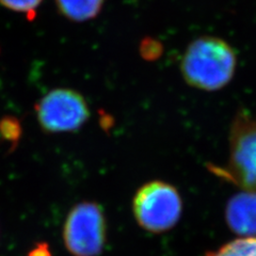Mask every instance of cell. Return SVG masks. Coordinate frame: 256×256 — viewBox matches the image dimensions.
<instances>
[{
  "label": "cell",
  "instance_id": "cell-1",
  "mask_svg": "<svg viewBox=\"0 0 256 256\" xmlns=\"http://www.w3.org/2000/svg\"><path fill=\"white\" fill-rule=\"evenodd\" d=\"M237 68L235 50L223 38L203 36L192 41L182 56L180 72L196 89L214 92L233 79Z\"/></svg>",
  "mask_w": 256,
  "mask_h": 256
},
{
  "label": "cell",
  "instance_id": "cell-2",
  "mask_svg": "<svg viewBox=\"0 0 256 256\" xmlns=\"http://www.w3.org/2000/svg\"><path fill=\"white\" fill-rule=\"evenodd\" d=\"M210 171L242 190L256 192V118L239 111L230 130V153L224 166Z\"/></svg>",
  "mask_w": 256,
  "mask_h": 256
},
{
  "label": "cell",
  "instance_id": "cell-3",
  "mask_svg": "<svg viewBox=\"0 0 256 256\" xmlns=\"http://www.w3.org/2000/svg\"><path fill=\"white\" fill-rule=\"evenodd\" d=\"M132 212L143 230L154 234L164 233L180 221L182 200L171 184L153 180L143 185L134 194Z\"/></svg>",
  "mask_w": 256,
  "mask_h": 256
},
{
  "label": "cell",
  "instance_id": "cell-4",
  "mask_svg": "<svg viewBox=\"0 0 256 256\" xmlns=\"http://www.w3.org/2000/svg\"><path fill=\"white\" fill-rule=\"evenodd\" d=\"M62 236L70 255L98 256L107 239V221L102 206L90 201L76 204L64 221Z\"/></svg>",
  "mask_w": 256,
  "mask_h": 256
},
{
  "label": "cell",
  "instance_id": "cell-5",
  "mask_svg": "<svg viewBox=\"0 0 256 256\" xmlns=\"http://www.w3.org/2000/svg\"><path fill=\"white\" fill-rule=\"evenodd\" d=\"M36 114L43 130L50 134L70 132L84 125L90 118V109L82 94L61 88L40 100Z\"/></svg>",
  "mask_w": 256,
  "mask_h": 256
},
{
  "label": "cell",
  "instance_id": "cell-6",
  "mask_svg": "<svg viewBox=\"0 0 256 256\" xmlns=\"http://www.w3.org/2000/svg\"><path fill=\"white\" fill-rule=\"evenodd\" d=\"M226 221L233 233L242 237H256V192H238L226 206Z\"/></svg>",
  "mask_w": 256,
  "mask_h": 256
},
{
  "label": "cell",
  "instance_id": "cell-7",
  "mask_svg": "<svg viewBox=\"0 0 256 256\" xmlns=\"http://www.w3.org/2000/svg\"><path fill=\"white\" fill-rule=\"evenodd\" d=\"M105 0H56L60 13L74 22H86L96 18Z\"/></svg>",
  "mask_w": 256,
  "mask_h": 256
},
{
  "label": "cell",
  "instance_id": "cell-8",
  "mask_svg": "<svg viewBox=\"0 0 256 256\" xmlns=\"http://www.w3.org/2000/svg\"><path fill=\"white\" fill-rule=\"evenodd\" d=\"M205 256H256V237H240Z\"/></svg>",
  "mask_w": 256,
  "mask_h": 256
},
{
  "label": "cell",
  "instance_id": "cell-9",
  "mask_svg": "<svg viewBox=\"0 0 256 256\" xmlns=\"http://www.w3.org/2000/svg\"><path fill=\"white\" fill-rule=\"evenodd\" d=\"M0 136L15 146L22 137V125L18 120L13 116H4L0 120Z\"/></svg>",
  "mask_w": 256,
  "mask_h": 256
},
{
  "label": "cell",
  "instance_id": "cell-10",
  "mask_svg": "<svg viewBox=\"0 0 256 256\" xmlns=\"http://www.w3.org/2000/svg\"><path fill=\"white\" fill-rule=\"evenodd\" d=\"M42 0H0V4L11 11L26 13L36 10Z\"/></svg>",
  "mask_w": 256,
  "mask_h": 256
},
{
  "label": "cell",
  "instance_id": "cell-11",
  "mask_svg": "<svg viewBox=\"0 0 256 256\" xmlns=\"http://www.w3.org/2000/svg\"><path fill=\"white\" fill-rule=\"evenodd\" d=\"M141 54L144 59L153 60L158 58L162 54V46L154 41H146L141 46Z\"/></svg>",
  "mask_w": 256,
  "mask_h": 256
},
{
  "label": "cell",
  "instance_id": "cell-12",
  "mask_svg": "<svg viewBox=\"0 0 256 256\" xmlns=\"http://www.w3.org/2000/svg\"><path fill=\"white\" fill-rule=\"evenodd\" d=\"M28 256H52L50 246L46 242H38L29 251Z\"/></svg>",
  "mask_w": 256,
  "mask_h": 256
}]
</instances>
